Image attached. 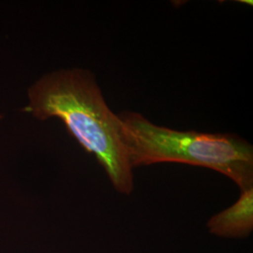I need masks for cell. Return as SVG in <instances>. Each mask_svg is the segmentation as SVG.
I'll list each match as a JSON object with an SVG mask.
<instances>
[{"instance_id":"277c9868","label":"cell","mask_w":253,"mask_h":253,"mask_svg":"<svg viewBox=\"0 0 253 253\" xmlns=\"http://www.w3.org/2000/svg\"><path fill=\"white\" fill-rule=\"evenodd\" d=\"M1 118H2V116H1V115H0V119H1Z\"/></svg>"},{"instance_id":"3957f363","label":"cell","mask_w":253,"mask_h":253,"mask_svg":"<svg viewBox=\"0 0 253 253\" xmlns=\"http://www.w3.org/2000/svg\"><path fill=\"white\" fill-rule=\"evenodd\" d=\"M208 228L212 235L220 237L241 238L250 235L253 230V188L241 191L233 206L210 217Z\"/></svg>"},{"instance_id":"7a4b0ae2","label":"cell","mask_w":253,"mask_h":253,"mask_svg":"<svg viewBox=\"0 0 253 253\" xmlns=\"http://www.w3.org/2000/svg\"><path fill=\"white\" fill-rule=\"evenodd\" d=\"M132 166L185 163L217 171L241 191L253 188V146L233 133L180 131L158 126L136 112L118 115Z\"/></svg>"},{"instance_id":"6da1fadb","label":"cell","mask_w":253,"mask_h":253,"mask_svg":"<svg viewBox=\"0 0 253 253\" xmlns=\"http://www.w3.org/2000/svg\"><path fill=\"white\" fill-rule=\"evenodd\" d=\"M24 111L40 120L61 119L69 132L93 154L113 187L133 190V168L121 137L118 115L109 108L93 73L82 69L47 73L29 88Z\"/></svg>"}]
</instances>
